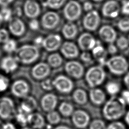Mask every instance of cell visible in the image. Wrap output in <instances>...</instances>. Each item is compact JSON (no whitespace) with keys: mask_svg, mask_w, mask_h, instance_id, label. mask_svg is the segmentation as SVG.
Segmentation results:
<instances>
[{"mask_svg":"<svg viewBox=\"0 0 129 129\" xmlns=\"http://www.w3.org/2000/svg\"><path fill=\"white\" fill-rule=\"evenodd\" d=\"M117 47L113 43H109L107 48V51L111 54H115L117 52Z\"/></svg>","mask_w":129,"mask_h":129,"instance_id":"681fc988","label":"cell"},{"mask_svg":"<svg viewBox=\"0 0 129 129\" xmlns=\"http://www.w3.org/2000/svg\"><path fill=\"white\" fill-rule=\"evenodd\" d=\"M29 114H27L17 108V111L14 119L17 123L22 127L28 125V117Z\"/></svg>","mask_w":129,"mask_h":129,"instance_id":"4dcf8cb0","label":"cell"},{"mask_svg":"<svg viewBox=\"0 0 129 129\" xmlns=\"http://www.w3.org/2000/svg\"><path fill=\"white\" fill-rule=\"evenodd\" d=\"M66 72L70 77L79 79L84 75V68L79 61L76 60H70L68 61L64 66Z\"/></svg>","mask_w":129,"mask_h":129,"instance_id":"4fadbf2b","label":"cell"},{"mask_svg":"<svg viewBox=\"0 0 129 129\" xmlns=\"http://www.w3.org/2000/svg\"><path fill=\"white\" fill-rule=\"evenodd\" d=\"M120 97L122 98L126 105H129V90L123 91Z\"/></svg>","mask_w":129,"mask_h":129,"instance_id":"c3c4849f","label":"cell"},{"mask_svg":"<svg viewBox=\"0 0 129 129\" xmlns=\"http://www.w3.org/2000/svg\"><path fill=\"white\" fill-rule=\"evenodd\" d=\"M21 129H33L32 128V127H31L30 126H29V125H26V126H23L21 127Z\"/></svg>","mask_w":129,"mask_h":129,"instance_id":"680465c9","label":"cell"},{"mask_svg":"<svg viewBox=\"0 0 129 129\" xmlns=\"http://www.w3.org/2000/svg\"><path fill=\"white\" fill-rule=\"evenodd\" d=\"M11 91L16 97L23 99L28 95L30 91V86L25 80H17L12 85Z\"/></svg>","mask_w":129,"mask_h":129,"instance_id":"8fae6325","label":"cell"},{"mask_svg":"<svg viewBox=\"0 0 129 129\" xmlns=\"http://www.w3.org/2000/svg\"><path fill=\"white\" fill-rule=\"evenodd\" d=\"M93 4L91 2L89 1H86L84 3L83 5V9L87 12H89L93 10Z\"/></svg>","mask_w":129,"mask_h":129,"instance_id":"f907efd6","label":"cell"},{"mask_svg":"<svg viewBox=\"0 0 129 129\" xmlns=\"http://www.w3.org/2000/svg\"><path fill=\"white\" fill-rule=\"evenodd\" d=\"M17 111L14 101L10 97L0 98V119L6 121H10L14 119Z\"/></svg>","mask_w":129,"mask_h":129,"instance_id":"5b68a950","label":"cell"},{"mask_svg":"<svg viewBox=\"0 0 129 129\" xmlns=\"http://www.w3.org/2000/svg\"><path fill=\"white\" fill-rule=\"evenodd\" d=\"M0 129H17V127L16 125L11 121H6L1 124Z\"/></svg>","mask_w":129,"mask_h":129,"instance_id":"bcb514c9","label":"cell"},{"mask_svg":"<svg viewBox=\"0 0 129 129\" xmlns=\"http://www.w3.org/2000/svg\"><path fill=\"white\" fill-rule=\"evenodd\" d=\"M61 54L66 58L73 59L78 57L79 54L78 46L73 42L65 41L60 47Z\"/></svg>","mask_w":129,"mask_h":129,"instance_id":"44dd1931","label":"cell"},{"mask_svg":"<svg viewBox=\"0 0 129 129\" xmlns=\"http://www.w3.org/2000/svg\"><path fill=\"white\" fill-rule=\"evenodd\" d=\"M10 39L8 31L5 29H0V43H4Z\"/></svg>","mask_w":129,"mask_h":129,"instance_id":"7bdbcfd3","label":"cell"},{"mask_svg":"<svg viewBox=\"0 0 129 129\" xmlns=\"http://www.w3.org/2000/svg\"><path fill=\"white\" fill-rule=\"evenodd\" d=\"M3 48L4 50L8 53L15 52L17 49V42L14 39H9L3 44Z\"/></svg>","mask_w":129,"mask_h":129,"instance_id":"836d02e7","label":"cell"},{"mask_svg":"<svg viewBox=\"0 0 129 129\" xmlns=\"http://www.w3.org/2000/svg\"><path fill=\"white\" fill-rule=\"evenodd\" d=\"M105 88L107 92L112 96H115L120 90L119 85L114 82H108L106 85Z\"/></svg>","mask_w":129,"mask_h":129,"instance_id":"e575fe53","label":"cell"},{"mask_svg":"<svg viewBox=\"0 0 129 129\" xmlns=\"http://www.w3.org/2000/svg\"><path fill=\"white\" fill-rule=\"evenodd\" d=\"M115 41L116 46L121 50H124L127 48L129 45L128 39L123 36H121L117 38Z\"/></svg>","mask_w":129,"mask_h":129,"instance_id":"f35d334b","label":"cell"},{"mask_svg":"<svg viewBox=\"0 0 129 129\" xmlns=\"http://www.w3.org/2000/svg\"><path fill=\"white\" fill-rule=\"evenodd\" d=\"M50 72V66L47 63L44 62H40L35 64L31 71L33 77L37 80L45 79L49 75Z\"/></svg>","mask_w":129,"mask_h":129,"instance_id":"ffe728a7","label":"cell"},{"mask_svg":"<svg viewBox=\"0 0 129 129\" xmlns=\"http://www.w3.org/2000/svg\"><path fill=\"white\" fill-rule=\"evenodd\" d=\"M0 14L3 21L9 22L13 17V12L8 7H3L0 10Z\"/></svg>","mask_w":129,"mask_h":129,"instance_id":"8d00e7d4","label":"cell"},{"mask_svg":"<svg viewBox=\"0 0 129 129\" xmlns=\"http://www.w3.org/2000/svg\"><path fill=\"white\" fill-rule=\"evenodd\" d=\"M106 129H126L125 125L121 121H112L106 126Z\"/></svg>","mask_w":129,"mask_h":129,"instance_id":"60d3db41","label":"cell"},{"mask_svg":"<svg viewBox=\"0 0 129 129\" xmlns=\"http://www.w3.org/2000/svg\"><path fill=\"white\" fill-rule=\"evenodd\" d=\"M93 57L100 63L101 66L105 65L107 59V51L100 43H98L92 49Z\"/></svg>","mask_w":129,"mask_h":129,"instance_id":"484cf974","label":"cell"},{"mask_svg":"<svg viewBox=\"0 0 129 129\" xmlns=\"http://www.w3.org/2000/svg\"><path fill=\"white\" fill-rule=\"evenodd\" d=\"M18 63L15 57L7 56L2 59L0 62V67L5 73H11L17 69Z\"/></svg>","mask_w":129,"mask_h":129,"instance_id":"cb8c5ba5","label":"cell"},{"mask_svg":"<svg viewBox=\"0 0 129 129\" xmlns=\"http://www.w3.org/2000/svg\"><path fill=\"white\" fill-rule=\"evenodd\" d=\"M71 117L73 125L79 129H84L87 127L91 121L88 113L82 109L75 110Z\"/></svg>","mask_w":129,"mask_h":129,"instance_id":"52a82bcc","label":"cell"},{"mask_svg":"<svg viewBox=\"0 0 129 129\" xmlns=\"http://www.w3.org/2000/svg\"><path fill=\"white\" fill-rule=\"evenodd\" d=\"M37 107V102L36 100L32 96L28 95L22 99V100L17 108L21 111L30 114L34 112Z\"/></svg>","mask_w":129,"mask_h":129,"instance_id":"603a6c76","label":"cell"},{"mask_svg":"<svg viewBox=\"0 0 129 129\" xmlns=\"http://www.w3.org/2000/svg\"><path fill=\"white\" fill-rule=\"evenodd\" d=\"M119 3L120 2V3H121H121H122L123 2H124L125 1H126V0H117Z\"/></svg>","mask_w":129,"mask_h":129,"instance_id":"6125c7cd","label":"cell"},{"mask_svg":"<svg viewBox=\"0 0 129 129\" xmlns=\"http://www.w3.org/2000/svg\"><path fill=\"white\" fill-rule=\"evenodd\" d=\"M98 42L93 35L88 32L81 34L78 39V46L83 51L92 50Z\"/></svg>","mask_w":129,"mask_h":129,"instance_id":"9a60e30c","label":"cell"},{"mask_svg":"<svg viewBox=\"0 0 129 129\" xmlns=\"http://www.w3.org/2000/svg\"><path fill=\"white\" fill-rule=\"evenodd\" d=\"M53 129H72V128L66 125L60 124V125H58L56 126Z\"/></svg>","mask_w":129,"mask_h":129,"instance_id":"11a10c76","label":"cell"},{"mask_svg":"<svg viewBox=\"0 0 129 129\" xmlns=\"http://www.w3.org/2000/svg\"></svg>","mask_w":129,"mask_h":129,"instance_id":"03108f58","label":"cell"},{"mask_svg":"<svg viewBox=\"0 0 129 129\" xmlns=\"http://www.w3.org/2000/svg\"><path fill=\"white\" fill-rule=\"evenodd\" d=\"M61 44L60 36L57 34H51L43 38L42 46L48 51H54L60 48Z\"/></svg>","mask_w":129,"mask_h":129,"instance_id":"5bb4252c","label":"cell"},{"mask_svg":"<svg viewBox=\"0 0 129 129\" xmlns=\"http://www.w3.org/2000/svg\"><path fill=\"white\" fill-rule=\"evenodd\" d=\"M82 11V7L78 1L70 0L64 5L63 14L68 21L74 22L80 18Z\"/></svg>","mask_w":129,"mask_h":129,"instance_id":"8992f818","label":"cell"},{"mask_svg":"<svg viewBox=\"0 0 129 129\" xmlns=\"http://www.w3.org/2000/svg\"><path fill=\"white\" fill-rule=\"evenodd\" d=\"M124 120L126 123L129 126V110L125 114Z\"/></svg>","mask_w":129,"mask_h":129,"instance_id":"6f0895ef","label":"cell"},{"mask_svg":"<svg viewBox=\"0 0 129 129\" xmlns=\"http://www.w3.org/2000/svg\"><path fill=\"white\" fill-rule=\"evenodd\" d=\"M89 97L91 102L95 105L99 106L105 102V94L103 90L99 88H92L90 90Z\"/></svg>","mask_w":129,"mask_h":129,"instance_id":"d4e9b609","label":"cell"},{"mask_svg":"<svg viewBox=\"0 0 129 129\" xmlns=\"http://www.w3.org/2000/svg\"><path fill=\"white\" fill-rule=\"evenodd\" d=\"M43 38L41 36H37V37H36L34 40V45L36 46H42V43H43Z\"/></svg>","mask_w":129,"mask_h":129,"instance_id":"816d5d0a","label":"cell"},{"mask_svg":"<svg viewBox=\"0 0 129 129\" xmlns=\"http://www.w3.org/2000/svg\"><path fill=\"white\" fill-rule=\"evenodd\" d=\"M98 34L101 40L109 44L114 43L117 39L115 30L110 25L102 26L99 30Z\"/></svg>","mask_w":129,"mask_h":129,"instance_id":"d6986e66","label":"cell"},{"mask_svg":"<svg viewBox=\"0 0 129 129\" xmlns=\"http://www.w3.org/2000/svg\"><path fill=\"white\" fill-rule=\"evenodd\" d=\"M29 26L30 28L32 30H37L39 27V22L36 19H32L29 22Z\"/></svg>","mask_w":129,"mask_h":129,"instance_id":"7dc6e473","label":"cell"},{"mask_svg":"<svg viewBox=\"0 0 129 129\" xmlns=\"http://www.w3.org/2000/svg\"><path fill=\"white\" fill-rule=\"evenodd\" d=\"M63 61L61 56L58 53H53L47 58V63L52 68H58L61 66Z\"/></svg>","mask_w":129,"mask_h":129,"instance_id":"f546056e","label":"cell"},{"mask_svg":"<svg viewBox=\"0 0 129 129\" xmlns=\"http://www.w3.org/2000/svg\"><path fill=\"white\" fill-rule=\"evenodd\" d=\"M58 104L57 97L53 93H47L43 95L40 100L42 109L46 112L54 110Z\"/></svg>","mask_w":129,"mask_h":129,"instance_id":"e0dca14e","label":"cell"},{"mask_svg":"<svg viewBox=\"0 0 129 129\" xmlns=\"http://www.w3.org/2000/svg\"><path fill=\"white\" fill-rule=\"evenodd\" d=\"M14 53V57L18 62L26 64L34 62L39 56L37 46L31 44L22 45L17 48Z\"/></svg>","mask_w":129,"mask_h":129,"instance_id":"7a4b0ae2","label":"cell"},{"mask_svg":"<svg viewBox=\"0 0 129 129\" xmlns=\"http://www.w3.org/2000/svg\"><path fill=\"white\" fill-rule=\"evenodd\" d=\"M105 65L109 71L115 75H121L126 73L128 63L125 57L121 55H114L108 59Z\"/></svg>","mask_w":129,"mask_h":129,"instance_id":"277c9868","label":"cell"},{"mask_svg":"<svg viewBox=\"0 0 129 129\" xmlns=\"http://www.w3.org/2000/svg\"><path fill=\"white\" fill-rule=\"evenodd\" d=\"M123 82L127 89L129 90V72L125 74L123 78Z\"/></svg>","mask_w":129,"mask_h":129,"instance_id":"db71d44e","label":"cell"},{"mask_svg":"<svg viewBox=\"0 0 129 129\" xmlns=\"http://www.w3.org/2000/svg\"><path fill=\"white\" fill-rule=\"evenodd\" d=\"M73 100L79 105H84L88 101V95L87 93L82 89L75 90L72 95Z\"/></svg>","mask_w":129,"mask_h":129,"instance_id":"83f0119b","label":"cell"},{"mask_svg":"<svg viewBox=\"0 0 129 129\" xmlns=\"http://www.w3.org/2000/svg\"><path fill=\"white\" fill-rule=\"evenodd\" d=\"M107 125L105 122L101 119H94L90 121L89 129H106Z\"/></svg>","mask_w":129,"mask_h":129,"instance_id":"d590c367","label":"cell"},{"mask_svg":"<svg viewBox=\"0 0 129 129\" xmlns=\"http://www.w3.org/2000/svg\"><path fill=\"white\" fill-rule=\"evenodd\" d=\"M14 0H0V6L8 7L11 4H12Z\"/></svg>","mask_w":129,"mask_h":129,"instance_id":"f5cc1de1","label":"cell"},{"mask_svg":"<svg viewBox=\"0 0 129 129\" xmlns=\"http://www.w3.org/2000/svg\"><path fill=\"white\" fill-rule=\"evenodd\" d=\"M128 40H129V36H128Z\"/></svg>","mask_w":129,"mask_h":129,"instance_id":"be15d7a7","label":"cell"},{"mask_svg":"<svg viewBox=\"0 0 129 129\" xmlns=\"http://www.w3.org/2000/svg\"><path fill=\"white\" fill-rule=\"evenodd\" d=\"M53 85L58 92L68 94L70 93L74 88V83L72 80L64 75H59L52 80Z\"/></svg>","mask_w":129,"mask_h":129,"instance_id":"ba28073f","label":"cell"},{"mask_svg":"<svg viewBox=\"0 0 129 129\" xmlns=\"http://www.w3.org/2000/svg\"><path fill=\"white\" fill-rule=\"evenodd\" d=\"M41 88L45 91H50L54 88L52 81L49 79L44 80L41 83Z\"/></svg>","mask_w":129,"mask_h":129,"instance_id":"b9f144b4","label":"cell"},{"mask_svg":"<svg viewBox=\"0 0 129 129\" xmlns=\"http://www.w3.org/2000/svg\"><path fill=\"white\" fill-rule=\"evenodd\" d=\"M92 1L95 2H102L103 0H92Z\"/></svg>","mask_w":129,"mask_h":129,"instance_id":"94428289","label":"cell"},{"mask_svg":"<svg viewBox=\"0 0 129 129\" xmlns=\"http://www.w3.org/2000/svg\"><path fill=\"white\" fill-rule=\"evenodd\" d=\"M46 120L50 124L56 125L61 121V115L58 112L53 110L47 113Z\"/></svg>","mask_w":129,"mask_h":129,"instance_id":"1f68e13d","label":"cell"},{"mask_svg":"<svg viewBox=\"0 0 129 129\" xmlns=\"http://www.w3.org/2000/svg\"><path fill=\"white\" fill-rule=\"evenodd\" d=\"M15 13L16 15V17L20 16L21 15H22V9L20 8H18V7L16 8V9L15 10Z\"/></svg>","mask_w":129,"mask_h":129,"instance_id":"9f6ffc18","label":"cell"},{"mask_svg":"<svg viewBox=\"0 0 129 129\" xmlns=\"http://www.w3.org/2000/svg\"><path fill=\"white\" fill-rule=\"evenodd\" d=\"M61 32L64 38L72 39L77 36L78 29L77 25L73 22L68 21L63 26Z\"/></svg>","mask_w":129,"mask_h":129,"instance_id":"4316f807","label":"cell"},{"mask_svg":"<svg viewBox=\"0 0 129 129\" xmlns=\"http://www.w3.org/2000/svg\"><path fill=\"white\" fill-rule=\"evenodd\" d=\"M101 66H93L89 68L85 75V79L88 85L92 88H95L104 81L106 73Z\"/></svg>","mask_w":129,"mask_h":129,"instance_id":"3957f363","label":"cell"},{"mask_svg":"<svg viewBox=\"0 0 129 129\" xmlns=\"http://www.w3.org/2000/svg\"><path fill=\"white\" fill-rule=\"evenodd\" d=\"M117 27L122 32L129 31V17L126 16L119 19L117 22Z\"/></svg>","mask_w":129,"mask_h":129,"instance_id":"74e56055","label":"cell"},{"mask_svg":"<svg viewBox=\"0 0 129 129\" xmlns=\"http://www.w3.org/2000/svg\"><path fill=\"white\" fill-rule=\"evenodd\" d=\"M120 11H121V7L117 0L106 1L103 5L101 9L103 16L108 18H116L118 16Z\"/></svg>","mask_w":129,"mask_h":129,"instance_id":"30bf717a","label":"cell"},{"mask_svg":"<svg viewBox=\"0 0 129 129\" xmlns=\"http://www.w3.org/2000/svg\"><path fill=\"white\" fill-rule=\"evenodd\" d=\"M46 122L44 116L38 112H33L29 114L28 125L33 129H43Z\"/></svg>","mask_w":129,"mask_h":129,"instance_id":"7402d4cb","label":"cell"},{"mask_svg":"<svg viewBox=\"0 0 129 129\" xmlns=\"http://www.w3.org/2000/svg\"><path fill=\"white\" fill-rule=\"evenodd\" d=\"M23 12L28 18L36 19L40 14V6L35 0H26L23 6Z\"/></svg>","mask_w":129,"mask_h":129,"instance_id":"2e32d148","label":"cell"},{"mask_svg":"<svg viewBox=\"0 0 129 129\" xmlns=\"http://www.w3.org/2000/svg\"><path fill=\"white\" fill-rule=\"evenodd\" d=\"M3 22V19H2V18L1 15V14H0V26L1 25V24H2V23Z\"/></svg>","mask_w":129,"mask_h":129,"instance_id":"91938a15","label":"cell"},{"mask_svg":"<svg viewBox=\"0 0 129 129\" xmlns=\"http://www.w3.org/2000/svg\"><path fill=\"white\" fill-rule=\"evenodd\" d=\"M9 86V80L8 78L0 74V92L7 90Z\"/></svg>","mask_w":129,"mask_h":129,"instance_id":"ab89813d","label":"cell"},{"mask_svg":"<svg viewBox=\"0 0 129 129\" xmlns=\"http://www.w3.org/2000/svg\"><path fill=\"white\" fill-rule=\"evenodd\" d=\"M121 12L123 14L129 16V0H126L121 3Z\"/></svg>","mask_w":129,"mask_h":129,"instance_id":"f6af8a7d","label":"cell"},{"mask_svg":"<svg viewBox=\"0 0 129 129\" xmlns=\"http://www.w3.org/2000/svg\"><path fill=\"white\" fill-rule=\"evenodd\" d=\"M60 17L55 12L50 11L45 13L41 17V25L45 29H54L59 24Z\"/></svg>","mask_w":129,"mask_h":129,"instance_id":"7c38bea8","label":"cell"},{"mask_svg":"<svg viewBox=\"0 0 129 129\" xmlns=\"http://www.w3.org/2000/svg\"><path fill=\"white\" fill-rule=\"evenodd\" d=\"M100 23V15L97 11L94 10L88 12L83 19V26L88 31L96 30L98 28Z\"/></svg>","mask_w":129,"mask_h":129,"instance_id":"9c48e42d","label":"cell"},{"mask_svg":"<svg viewBox=\"0 0 129 129\" xmlns=\"http://www.w3.org/2000/svg\"><path fill=\"white\" fill-rule=\"evenodd\" d=\"M9 22V29L10 32L15 36H21L26 30L24 22L18 17H13Z\"/></svg>","mask_w":129,"mask_h":129,"instance_id":"ac0fdd59","label":"cell"},{"mask_svg":"<svg viewBox=\"0 0 129 129\" xmlns=\"http://www.w3.org/2000/svg\"><path fill=\"white\" fill-rule=\"evenodd\" d=\"M81 60L84 62L88 63L92 61L91 54L87 51H84L80 55Z\"/></svg>","mask_w":129,"mask_h":129,"instance_id":"ee69618b","label":"cell"},{"mask_svg":"<svg viewBox=\"0 0 129 129\" xmlns=\"http://www.w3.org/2000/svg\"><path fill=\"white\" fill-rule=\"evenodd\" d=\"M74 111L73 105L68 102H62L58 106V112L66 117L71 116Z\"/></svg>","mask_w":129,"mask_h":129,"instance_id":"f1b7e54d","label":"cell"},{"mask_svg":"<svg viewBox=\"0 0 129 129\" xmlns=\"http://www.w3.org/2000/svg\"><path fill=\"white\" fill-rule=\"evenodd\" d=\"M66 2L67 0H45L43 6L52 10H57L65 5Z\"/></svg>","mask_w":129,"mask_h":129,"instance_id":"d6a6232c","label":"cell"},{"mask_svg":"<svg viewBox=\"0 0 129 129\" xmlns=\"http://www.w3.org/2000/svg\"><path fill=\"white\" fill-rule=\"evenodd\" d=\"M21 1H23V0H21Z\"/></svg>","mask_w":129,"mask_h":129,"instance_id":"e7e4bbea","label":"cell"},{"mask_svg":"<svg viewBox=\"0 0 129 129\" xmlns=\"http://www.w3.org/2000/svg\"><path fill=\"white\" fill-rule=\"evenodd\" d=\"M125 107L126 104L121 97L113 96L104 103L103 116L107 120H117L124 115Z\"/></svg>","mask_w":129,"mask_h":129,"instance_id":"6da1fadb","label":"cell"}]
</instances>
